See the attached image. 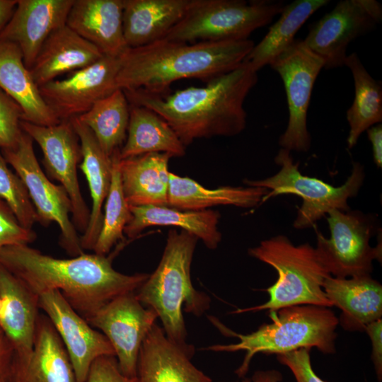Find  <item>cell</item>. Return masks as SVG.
I'll list each match as a JSON object with an SVG mask.
<instances>
[{
    "mask_svg": "<svg viewBox=\"0 0 382 382\" xmlns=\"http://www.w3.org/2000/svg\"><path fill=\"white\" fill-rule=\"evenodd\" d=\"M112 257L83 253L56 258L30 247L13 245L0 250V265L37 296L59 291L85 320L116 297L135 292L149 274H125L112 265Z\"/></svg>",
    "mask_w": 382,
    "mask_h": 382,
    "instance_id": "obj_1",
    "label": "cell"
},
{
    "mask_svg": "<svg viewBox=\"0 0 382 382\" xmlns=\"http://www.w3.org/2000/svg\"><path fill=\"white\" fill-rule=\"evenodd\" d=\"M257 79V72L243 61L201 87L162 94L122 91L129 105L147 108L163 118L186 147L197 139L242 132L247 118L244 102Z\"/></svg>",
    "mask_w": 382,
    "mask_h": 382,
    "instance_id": "obj_2",
    "label": "cell"
},
{
    "mask_svg": "<svg viewBox=\"0 0 382 382\" xmlns=\"http://www.w3.org/2000/svg\"><path fill=\"white\" fill-rule=\"evenodd\" d=\"M254 45L250 39L195 43L163 39L128 48L120 57L116 87L162 94L180 79H197L207 83L238 68Z\"/></svg>",
    "mask_w": 382,
    "mask_h": 382,
    "instance_id": "obj_3",
    "label": "cell"
},
{
    "mask_svg": "<svg viewBox=\"0 0 382 382\" xmlns=\"http://www.w3.org/2000/svg\"><path fill=\"white\" fill-rule=\"evenodd\" d=\"M198 240L187 231L170 230L158 267L135 291L142 305L156 311L168 339L192 353L195 348L186 341L183 308L199 317L210 306L209 296L196 290L191 281V264Z\"/></svg>",
    "mask_w": 382,
    "mask_h": 382,
    "instance_id": "obj_4",
    "label": "cell"
},
{
    "mask_svg": "<svg viewBox=\"0 0 382 382\" xmlns=\"http://www.w3.org/2000/svg\"><path fill=\"white\" fill-rule=\"evenodd\" d=\"M272 323L243 335L226 330L223 332L237 337L236 344L215 345L207 349L214 352L245 351L242 364L235 373L244 378L253 357L257 353L281 354L301 348H317L324 354L335 352L338 318L329 308L301 305L269 311Z\"/></svg>",
    "mask_w": 382,
    "mask_h": 382,
    "instance_id": "obj_5",
    "label": "cell"
},
{
    "mask_svg": "<svg viewBox=\"0 0 382 382\" xmlns=\"http://www.w3.org/2000/svg\"><path fill=\"white\" fill-rule=\"evenodd\" d=\"M248 253L272 267L278 277L266 290L269 294L267 302L237 309L233 313L272 311L301 305L332 306L323 290L325 279L331 275L309 243L295 245L286 236L278 235L262 241L249 248Z\"/></svg>",
    "mask_w": 382,
    "mask_h": 382,
    "instance_id": "obj_6",
    "label": "cell"
},
{
    "mask_svg": "<svg viewBox=\"0 0 382 382\" xmlns=\"http://www.w3.org/2000/svg\"><path fill=\"white\" fill-rule=\"evenodd\" d=\"M277 0H190L182 19L164 40L182 42L243 40L282 11Z\"/></svg>",
    "mask_w": 382,
    "mask_h": 382,
    "instance_id": "obj_7",
    "label": "cell"
},
{
    "mask_svg": "<svg viewBox=\"0 0 382 382\" xmlns=\"http://www.w3.org/2000/svg\"><path fill=\"white\" fill-rule=\"evenodd\" d=\"M280 168L274 175L261 179H244L243 183L250 187H260L269 192L262 199L281 195L292 194L302 199L293 226L296 229L311 228L322 217L333 209L342 212L350 210L348 200L359 193L363 185L365 172L364 166L354 162L350 175L345 183L335 187L320 179L303 175L295 163L291 151L281 148L274 158Z\"/></svg>",
    "mask_w": 382,
    "mask_h": 382,
    "instance_id": "obj_8",
    "label": "cell"
},
{
    "mask_svg": "<svg viewBox=\"0 0 382 382\" xmlns=\"http://www.w3.org/2000/svg\"><path fill=\"white\" fill-rule=\"evenodd\" d=\"M330 237L316 234V253L331 276L347 278L371 275L373 261L381 262V241L370 239L377 230L374 218L358 210L333 209L328 214Z\"/></svg>",
    "mask_w": 382,
    "mask_h": 382,
    "instance_id": "obj_9",
    "label": "cell"
},
{
    "mask_svg": "<svg viewBox=\"0 0 382 382\" xmlns=\"http://www.w3.org/2000/svg\"><path fill=\"white\" fill-rule=\"evenodd\" d=\"M7 163L24 183L39 218V223L48 226L57 224L59 244L72 257L84 253L80 237L70 220L71 204L62 185L52 183L43 173L35 156L33 140L23 131L12 148L1 149Z\"/></svg>",
    "mask_w": 382,
    "mask_h": 382,
    "instance_id": "obj_10",
    "label": "cell"
},
{
    "mask_svg": "<svg viewBox=\"0 0 382 382\" xmlns=\"http://www.w3.org/2000/svg\"><path fill=\"white\" fill-rule=\"evenodd\" d=\"M268 65L283 81L288 105V123L279 137V144L290 151L307 152L311 145L307 112L315 81L324 68V60L311 51L303 40L295 39Z\"/></svg>",
    "mask_w": 382,
    "mask_h": 382,
    "instance_id": "obj_11",
    "label": "cell"
},
{
    "mask_svg": "<svg viewBox=\"0 0 382 382\" xmlns=\"http://www.w3.org/2000/svg\"><path fill=\"white\" fill-rule=\"evenodd\" d=\"M382 21V6L376 0H342L330 12L310 25L303 40L320 57L324 68L344 66L348 45L371 31Z\"/></svg>",
    "mask_w": 382,
    "mask_h": 382,
    "instance_id": "obj_12",
    "label": "cell"
},
{
    "mask_svg": "<svg viewBox=\"0 0 382 382\" xmlns=\"http://www.w3.org/2000/svg\"><path fill=\"white\" fill-rule=\"evenodd\" d=\"M21 129L39 145L48 174L65 189L71 204L72 222L85 232L90 217L79 187L77 166L81 161L80 141L70 120L42 126L21 120Z\"/></svg>",
    "mask_w": 382,
    "mask_h": 382,
    "instance_id": "obj_13",
    "label": "cell"
},
{
    "mask_svg": "<svg viewBox=\"0 0 382 382\" xmlns=\"http://www.w3.org/2000/svg\"><path fill=\"white\" fill-rule=\"evenodd\" d=\"M158 315L138 300L135 292L120 295L86 320L110 342L119 367L128 377L137 376L141 344Z\"/></svg>",
    "mask_w": 382,
    "mask_h": 382,
    "instance_id": "obj_14",
    "label": "cell"
},
{
    "mask_svg": "<svg viewBox=\"0 0 382 382\" xmlns=\"http://www.w3.org/2000/svg\"><path fill=\"white\" fill-rule=\"evenodd\" d=\"M120 57L103 56L96 62L74 71L63 79L38 87L40 95L59 120H69L86 112L114 92Z\"/></svg>",
    "mask_w": 382,
    "mask_h": 382,
    "instance_id": "obj_15",
    "label": "cell"
},
{
    "mask_svg": "<svg viewBox=\"0 0 382 382\" xmlns=\"http://www.w3.org/2000/svg\"><path fill=\"white\" fill-rule=\"evenodd\" d=\"M38 303L62 341L76 382H85L89 369L96 359L105 355L115 356L107 337L93 328L59 291L52 290L40 294Z\"/></svg>",
    "mask_w": 382,
    "mask_h": 382,
    "instance_id": "obj_16",
    "label": "cell"
},
{
    "mask_svg": "<svg viewBox=\"0 0 382 382\" xmlns=\"http://www.w3.org/2000/svg\"><path fill=\"white\" fill-rule=\"evenodd\" d=\"M74 0H17L14 11L0 31V39L20 48L26 67H32L43 43L66 25Z\"/></svg>",
    "mask_w": 382,
    "mask_h": 382,
    "instance_id": "obj_17",
    "label": "cell"
},
{
    "mask_svg": "<svg viewBox=\"0 0 382 382\" xmlns=\"http://www.w3.org/2000/svg\"><path fill=\"white\" fill-rule=\"evenodd\" d=\"M8 382H76L62 341L45 314L38 316L32 351L13 354Z\"/></svg>",
    "mask_w": 382,
    "mask_h": 382,
    "instance_id": "obj_18",
    "label": "cell"
},
{
    "mask_svg": "<svg viewBox=\"0 0 382 382\" xmlns=\"http://www.w3.org/2000/svg\"><path fill=\"white\" fill-rule=\"evenodd\" d=\"M194 353L172 342L155 323L139 349L138 382H212L191 361Z\"/></svg>",
    "mask_w": 382,
    "mask_h": 382,
    "instance_id": "obj_19",
    "label": "cell"
},
{
    "mask_svg": "<svg viewBox=\"0 0 382 382\" xmlns=\"http://www.w3.org/2000/svg\"><path fill=\"white\" fill-rule=\"evenodd\" d=\"M122 11L123 0H74L66 24L103 55L120 57L129 48Z\"/></svg>",
    "mask_w": 382,
    "mask_h": 382,
    "instance_id": "obj_20",
    "label": "cell"
},
{
    "mask_svg": "<svg viewBox=\"0 0 382 382\" xmlns=\"http://www.w3.org/2000/svg\"><path fill=\"white\" fill-rule=\"evenodd\" d=\"M323 290L332 306L342 312L338 323L348 331H364L382 317V286L371 275L327 277Z\"/></svg>",
    "mask_w": 382,
    "mask_h": 382,
    "instance_id": "obj_21",
    "label": "cell"
},
{
    "mask_svg": "<svg viewBox=\"0 0 382 382\" xmlns=\"http://www.w3.org/2000/svg\"><path fill=\"white\" fill-rule=\"evenodd\" d=\"M0 328L14 354H29L33 347L40 309L38 296L0 265Z\"/></svg>",
    "mask_w": 382,
    "mask_h": 382,
    "instance_id": "obj_22",
    "label": "cell"
},
{
    "mask_svg": "<svg viewBox=\"0 0 382 382\" xmlns=\"http://www.w3.org/2000/svg\"><path fill=\"white\" fill-rule=\"evenodd\" d=\"M69 120L80 141L82 159L79 167L86 178L92 200L88 224L80 237L81 245L83 250H93L102 226V208L111 184L112 160L103 152L91 130L77 117Z\"/></svg>",
    "mask_w": 382,
    "mask_h": 382,
    "instance_id": "obj_23",
    "label": "cell"
},
{
    "mask_svg": "<svg viewBox=\"0 0 382 382\" xmlns=\"http://www.w3.org/2000/svg\"><path fill=\"white\" fill-rule=\"evenodd\" d=\"M103 56L96 46L66 24L49 35L30 72L39 87L64 74L90 66Z\"/></svg>",
    "mask_w": 382,
    "mask_h": 382,
    "instance_id": "obj_24",
    "label": "cell"
},
{
    "mask_svg": "<svg viewBox=\"0 0 382 382\" xmlns=\"http://www.w3.org/2000/svg\"><path fill=\"white\" fill-rule=\"evenodd\" d=\"M190 0H123L122 27L129 48L164 39L183 17Z\"/></svg>",
    "mask_w": 382,
    "mask_h": 382,
    "instance_id": "obj_25",
    "label": "cell"
},
{
    "mask_svg": "<svg viewBox=\"0 0 382 382\" xmlns=\"http://www.w3.org/2000/svg\"><path fill=\"white\" fill-rule=\"evenodd\" d=\"M0 88L23 110V120L42 126L59 121L43 100L17 45L0 39Z\"/></svg>",
    "mask_w": 382,
    "mask_h": 382,
    "instance_id": "obj_26",
    "label": "cell"
},
{
    "mask_svg": "<svg viewBox=\"0 0 382 382\" xmlns=\"http://www.w3.org/2000/svg\"><path fill=\"white\" fill-rule=\"evenodd\" d=\"M170 158L168 154L149 153L119 159L123 193L129 206H168Z\"/></svg>",
    "mask_w": 382,
    "mask_h": 382,
    "instance_id": "obj_27",
    "label": "cell"
},
{
    "mask_svg": "<svg viewBox=\"0 0 382 382\" xmlns=\"http://www.w3.org/2000/svg\"><path fill=\"white\" fill-rule=\"evenodd\" d=\"M132 219L124 229L129 238H136L146 228L172 226L196 236L209 249H216L221 241L217 225L221 214L218 211L180 210L169 206H129Z\"/></svg>",
    "mask_w": 382,
    "mask_h": 382,
    "instance_id": "obj_28",
    "label": "cell"
},
{
    "mask_svg": "<svg viewBox=\"0 0 382 382\" xmlns=\"http://www.w3.org/2000/svg\"><path fill=\"white\" fill-rule=\"evenodd\" d=\"M268 190L260 187L221 186L207 189L188 177L170 172L168 206L180 210L201 211L217 205L255 208Z\"/></svg>",
    "mask_w": 382,
    "mask_h": 382,
    "instance_id": "obj_29",
    "label": "cell"
},
{
    "mask_svg": "<svg viewBox=\"0 0 382 382\" xmlns=\"http://www.w3.org/2000/svg\"><path fill=\"white\" fill-rule=\"evenodd\" d=\"M129 106L127 138L119 151L120 159L149 153H164L171 157L185 154L186 147L163 118L147 108Z\"/></svg>",
    "mask_w": 382,
    "mask_h": 382,
    "instance_id": "obj_30",
    "label": "cell"
},
{
    "mask_svg": "<svg viewBox=\"0 0 382 382\" xmlns=\"http://www.w3.org/2000/svg\"><path fill=\"white\" fill-rule=\"evenodd\" d=\"M328 3V0H296L285 4L279 19L270 27L262 40L254 45L244 61L257 72L268 65L293 43L307 19Z\"/></svg>",
    "mask_w": 382,
    "mask_h": 382,
    "instance_id": "obj_31",
    "label": "cell"
},
{
    "mask_svg": "<svg viewBox=\"0 0 382 382\" xmlns=\"http://www.w3.org/2000/svg\"><path fill=\"white\" fill-rule=\"evenodd\" d=\"M344 66L350 70L354 85V98L346 112L349 126V149L353 148L361 134L382 122V86L366 69L357 53L347 55Z\"/></svg>",
    "mask_w": 382,
    "mask_h": 382,
    "instance_id": "obj_32",
    "label": "cell"
},
{
    "mask_svg": "<svg viewBox=\"0 0 382 382\" xmlns=\"http://www.w3.org/2000/svg\"><path fill=\"white\" fill-rule=\"evenodd\" d=\"M129 103L122 89L97 101L77 117L93 132L103 152L112 157L125 142L129 120Z\"/></svg>",
    "mask_w": 382,
    "mask_h": 382,
    "instance_id": "obj_33",
    "label": "cell"
},
{
    "mask_svg": "<svg viewBox=\"0 0 382 382\" xmlns=\"http://www.w3.org/2000/svg\"><path fill=\"white\" fill-rule=\"evenodd\" d=\"M119 151L112 156L111 184L106 198L101 229L93 250L94 253L101 255L108 254L118 241L124 239V229L132 217L122 187Z\"/></svg>",
    "mask_w": 382,
    "mask_h": 382,
    "instance_id": "obj_34",
    "label": "cell"
},
{
    "mask_svg": "<svg viewBox=\"0 0 382 382\" xmlns=\"http://www.w3.org/2000/svg\"><path fill=\"white\" fill-rule=\"evenodd\" d=\"M0 199L11 209L20 224L32 230L39 218L21 178L9 168L0 149Z\"/></svg>",
    "mask_w": 382,
    "mask_h": 382,
    "instance_id": "obj_35",
    "label": "cell"
},
{
    "mask_svg": "<svg viewBox=\"0 0 382 382\" xmlns=\"http://www.w3.org/2000/svg\"><path fill=\"white\" fill-rule=\"evenodd\" d=\"M23 110L20 105L0 88V149L13 147L18 143L23 130L21 122Z\"/></svg>",
    "mask_w": 382,
    "mask_h": 382,
    "instance_id": "obj_36",
    "label": "cell"
},
{
    "mask_svg": "<svg viewBox=\"0 0 382 382\" xmlns=\"http://www.w3.org/2000/svg\"><path fill=\"white\" fill-rule=\"evenodd\" d=\"M36 233L22 226L8 205L0 199V250L13 245H28Z\"/></svg>",
    "mask_w": 382,
    "mask_h": 382,
    "instance_id": "obj_37",
    "label": "cell"
},
{
    "mask_svg": "<svg viewBox=\"0 0 382 382\" xmlns=\"http://www.w3.org/2000/svg\"><path fill=\"white\" fill-rule=\"evenodd\" d=\"M277 359L291 371L296 382H325L313 371L308 349L301 348L285 354H277Z\"/></svg>",
    "mask_w": 382,
    "mask_h": 382,
    "instance_id": "obj_38",
    "label": "cell"
},
{
    "mask_svg": "<svg viewBox=\"0 0 382 382\" xmlns=\"http://www.w3.org/2000/svg\"><path fill=\"white\" fill-rule=\"evenodd\" d=\"M85 382H138L137 377H128L119 367L115 356L105 355L91 364Z\"/></svg>",
    "mask_w": 382,
    "mask_h": 382,
    "instance_id": "obj_39",
    "label": "cell"
},
{
    "mask_svg": "<svg viewBox=\"0 0 382 382\" xmlns=\"http://www.w3.org/2000/svg\"><path fill=\"white\" fill-rule=\"evenodd\" d=\"M364 331L370 337L372 352L371 359L379 381L382 380V319L367 325Z\"/></svg>",
    "mask_w": 382,
    "mask_h": 382,
    "instance_id": "obj_40",
    "label": "cell"
},
{
    "mask_svg": "<svg viewBox=\"0 0 382 382\" xmlns=\"http://www.w3.org/2000/svg\"><path fill=\"white\" fill-rule=\"evenodd\" d=\"M13 354V347L0 328V382L8 381Z\"/></svg>",
    "mask_w": 382,
    "mask_h": 382,
    "instance_id": "obj_41",
    "label": "cell"
},
{
    "mask_svg": "<svg viewBox=\"0 0 382 382\" xmlns=\"http://www.w3.org/2000/svg\"><path fill=\"white\" fill-rule=\"evenodd\" d=\"M371 144L374 162L378 168H382V125L376 124L366 131Z\"/></svg>",
    "mask_w": 382,
    "mask_h": 382,
    "instance_id": "obj_42",
    "label": "cell"
},
{
    "mask_svg": "<svg viewBox=\"0 0 382 382\" xmlns=\"http://www.w3.org/2000/svg\"><path fill=\"white\" fill-rule=\"evenodd\" d=\"M283 376L275 369L255 371L250 378L244 377L241 382H281Z\"/></svg>",
    "mask_w": 382,
    "mask_h": 382,
    "instance_id": "obj_43",
    "label": "cell"
},
{
    "mask_svg": "<svg viewBox=\"0 0 382 382\" xmlns=\"http://www.w3.org/2000/svg\"><path fill=\"white\" fill-rule=\"evenodd\" d=\"M17 4V0H0V31L11 17Z\"/></svg>",
    "mask_w": 382,
    "mask_h": 382,
    "instance_id": "obj_44",
    "label": "cell"
},
{
    "mask_svg": "<svg viewBox=\"0 0 382 382\" xmlns=\"http://www.w3.org/2000/svg\"><path fill=\"white\" fill-rule=\"evenodd\" d=\"M1 299H0V308H1Z\"/></svg>",
    "mask_w": 382,
    "mask_h": 382,
    "instance_id": "obj_45",
    "label": "cell"
}]
</instances>
